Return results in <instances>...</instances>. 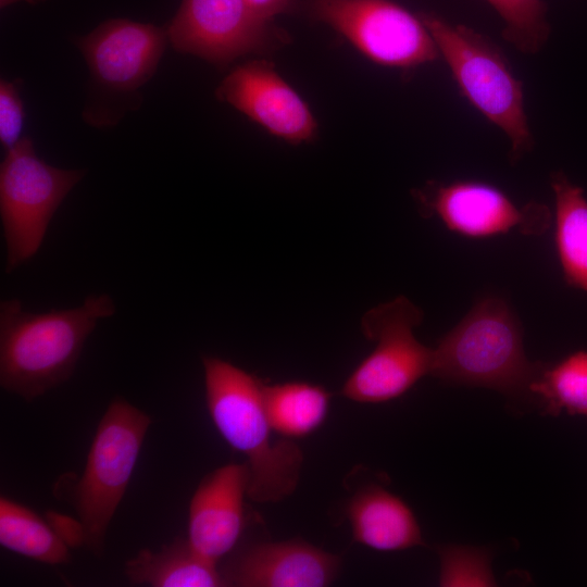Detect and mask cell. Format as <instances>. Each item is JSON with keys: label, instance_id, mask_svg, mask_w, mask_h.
I'll return each mask as SVG.
<instances>
[{"label": "cell", "instance_id": "1", "mask_svg": "<svg viewBox=\"0 0 587 587\" xmlns=\"http://www.w3.org/2000/svg\"><path fill=\"white\" fill-rule=\"evenodd\" d=\"M205 402L220 435L246 458L247 497L275 503L298 486L303 453L289 438H273L264 404V383L217 357H202Z\"/></svg>", "mask_w": 587, "mask_h": 587}, {"label": "cell", "instance_id": "2", "mask_svg": "<svg viewBox=\"0 0 587 587\" xmlns=\"http://www.w3.org/2000/svg\"><path fill=\"white\" fill-rule=\"evenodd\" d=\"M115 313L108 294L83 304L35 313L18 299L0 303V385L30 402L67 382L100 320Z\"/></svg>", "mask_w": 587, "mask_h": 587}, {"label": "cell", "instance_id": "3", "mask_svg": "<svg viewBox=\"0 0 587 587\" xmlns=\"http://www.w3.org/2000/svg\"><path fill=\"white\" fill-rule=\"evenodd\" d=\"M544 365L526 358L520 322L505 301L487 297L440 339L430 374L520 399L534 398L532 386Z\"/></svg>", "mask_w": 587, "mask_h": 587}, {"label": "cell", "instance_id": "4", "mask_svg": "<svg viewBox=\"0 0 587 587\" xmlns=\"http://www.w3.org/2000/svg\"><path fill=\"white\" fill-rule=\"evenodd\" d=\"M150 415L116 397L97 426L79 477L67 474L54 485L55 497L75 511L84 529V546L97 558L104 553L110 523L128 488Z\"/></svg>", "mask_w": 587, "mask_h": 587}, {"label": "cell", "instance_id": "5", "mask_svg": "<svg viewBox=\"0 0 587 587\" xmlns=\"http://www.w3.org/2000/svg\"><path fill=\"white\" fill-rule=\"evenodd\" d=\"M167 40L166 27L127 18L104 21L76 37L90 75L83 120L109 128L137 110L142 102L139 90L154 75Z\"/></svg>", "mask_w": 587, "mask_h": 587}, {"label": "cell", "instance_id": "6", "mask_svg": "<svg viewBox=\"0 0 587 587\" xmlns=\"http://www.w3.org/2000/svg\"><path fill=\"white\" fill-rule=\"evenodd\" d=\"M419 16L462 95L504 132L511 143V161L520 160L532 149L533 135L524 110L522 83L499 47L484 35L451 24L435 13L422 12Z\"/></svg>", "mask_w": 587, "mask_h": 587}, {"label": "cell", "instance_id": "7", "mask_svg": "<svg viewBox=\"0 0 587 587\" xmlns=\"http://www.w3.org/2000/svg\"><path fill=\"white\" fill-rule=\"evenodd\" d=\"M5 152L0 165V216L4 271L11 274L38 252L54 213L85 171L48 164L36 154L29 137Z\"/></svg>", "mask_w": 587, "mask_h": 587}, {"label": "cell", "instance_id": "8", "mask_svg": "<svg viewBox=\"0 0 587 587\" xmlns=\"http://www.w3.org/2000/svg\"><path fill=\"white\" fill-rule=\"evenodd\" d=\"M422 321L423 311L404 296L367 311L361 328L376 347L347 378L340 394L361 403L386 402L430 374L434 349L413 334Z\"/></svg>", "mask_w": 587, "mask_h": 587}, {"label": "cell", "instance_id": "9", "mask_svg": "<svg viewBox=\"0 0 587 587\" xmlns=\"http://www.w3.org/2000/svg\"><path fill=\"white\" fill-rule=\"evenodd\" d=\"M310 15L347 38L373 62L412 68L438 48L421 17L390 0H305Z\"/></svg>", "mask_w": 587, "mask_h": 587}, {"label": "cell", "instance_id": "10", "mask_svg": "<svg viewBox=\"0 0 587 587\" xmlns=\"http://www.w3.org/2000/svg\"><path fill=\"white\" fill-rule=\"evenodd\" d=\"M172 47L224 68L247 54L285 46L289 36L245 0H183L166 27Z\"/></svg>", "mask_w": 587, "mask_h": 587}, {"label": "cell", "instance_id": "11", "mask_svg": "<svg viewBox=\"0 0 587 587\" xmlns=\"http://www.w3.org/2000/svg\"><path fill=\"white\" fill-rule=\"evenodd\" d=\"M415 196L425 213L438 216L450 230L469 237L505 234L513 228L540 234L550 222L545 205L528 203L519 208L503 191L479 182L429 183Z\"/></svg>", "mask_w": 587, "mask_h": 587}, {"label": "cell", "instance_id": "12", "mask_svg": "<svg viewBox=\"0 0 587 587\" xmlns=\"http://www.w3.org/2000/svg\"><path fill=\"white\" fill-rule=\"evenodd\" d=\"M215 97L290 143L311 141L317 135L309 105L267 60L233 68L216 87Z\"/></svg>", "mask_w": 587, "mask_h": 587}, {"label": "cell", "instance_id": "13", "mask_svg": "<svg viewBox=\"0 0 587 587\" xmlns=\"http://www.w3.org/2000/svg\"><path fill=\"white\" fill-rule=\"evenodd\" d=\"M218 566L232 587H325L340 571V558L304 540L237 545Z\"/></svg>", "mask_w": 587, "mask_h": 587}, {"label": "cell", "instance_id": "14", "mask_svg": "<svg viewBox=\"0 0 587 587\" xmlns=\"http://www.w3.org/2000/svg\"><path fill=\"white\" fill-rule=\"evenodd\" d=\"M248 479L246 462L228 463L207 474L191 497L187 539L216 564L234 550L243 532Z\"/></svg>", "mask_w": 587, "mask_h": 587}, {"label": "cell", "instance_id": "15", "mask_svg": "<svg viewBox=\"0 0 587 587\" xmlns=\"http://www.w3.org/2000/svg\"><path fill=\"white\" fill-rule=\"evenodd\" d=\"M354 541L378 551L423 546L421 528L409 505L377 486L359 489L346 510Z\"/></svg>", "mask_w": 587, "mask_h": 587}, {"label": "cell", "instance_id": "16", "mask_svg": "<svg viewBox=\"0 0 587 587\" xmlns=\"http://www.w3.org/2000/svg\"><path fill=\"white\" fill-rule=\"evenodd\" d=\"M124 573L137 586L225 587L218 564L203 558L180 536L158 550H139L126 561Z\"/></svg>", "mask_w": 587, "mask_h": 587}, {"label": "cell", "instance_id": "17", "mask_svg": "<svg viewBox=\"0 0 587 587\" xmlns=\"http://www.w3.org/2000/svg\"><path fill=\"white\" fill-rule=\"evenodd\" d=\"M555 246L565 282L587 292V198L562 172L551 176Z\"/></svg>", "mask_w": 587, "mask_h": 587}, {"label": "cell", "instance_id": "18", "mask_svg": "<svg viewBox=\"0 0 587 587\" xmlns=\"http://www.w3.org/2000/svg\"><path fill=\"white\" fill-rule=\"evenodd\" d=\"M332 395L322 386L305 382L264 385L265 411L275 433L302 438L325 422Z\"/></svg>", "mask_w": 587, "mask_h": 587}, {"label": "cell", "instance_id": "19", "mask_svg": "<svg viewBox=\"0 0 587 587\" xmlns=\"http://www.w3.org/2000/svg\"><path fill=\"white\" fill-rule=\"evenodd\" d=\"M0 545L47 565L71 561L70 547L48 520L5 496L0 497Z\"/></svg>", "mask_w": 587, "mask_h": 587}, {"label": "cell", "instance_id": "20", "mask_svg": "<svg viewBox=\"0 0 587 587\" xmlns=\"http://www.w3.org/2000/svg\"><path fill=\"white\" fill-rule=\"evenodd\" d=\"M532 395L546 414L565 412L587 417V351L574 352L554 365H544L533 383Z\"/></svg>", "mask_w": 587, "mask_h": 587}, {"label": "cell", "instance_id": "21", "mask_svg": "<svg viewBox=\"0 0 587 587\" xmlns=\"http://www.w3.org/2000/svg\"><path fill=\"white\" fill-rule=\"evenodd\" d=\"M501 16L502 36L517 50L536 53L547 41L550 27L542 0H486Z\"/></svg>", "mask_w": 587, "mask_h": 587}, {"label": "cell", "instance_id": "22", "mask_svg": "<svg viewBox=\"0 0 587 587\" xmlns=\"http://www.w3.org/2000/svg\"><path fill=\"white\" fill-rule=\"evenodd\" d=\"M440 585H492L487 555L476 549L450 547L440 550Z\"/></svg>", "mask_w": 587, "mask_h": 587}, {"label": "cell", "instance_id": "23", "mask_svg": "<svg viewBox=\"0 0 587 587\" xmlns=\"http://www.w3.org/2000/svg\"><path fill=\"white\" fill-rule=\"evenodd\" d=\"M21 79L0 82V142L5 151L12 149L21 137L25 121Z\"/></svg>", "mask_w": 587, "mask_h": 587}, {"label": "cell", "instance_id": "24", "mask_svg": "<svg viewBox=\"0 0 587 587\" xmlns=\"http://www.w3.org/2000/svg\"><path fill=\"white\" fill-rule=\"evenodd\" d=\"M47 520L70 548L84 546V529L78 520L58 513L47 514Z\"/></svg>", "mask_w": 587, "mask_h": 587}, {"label": "cell", "instance_id": "25", "mask_svg": "<svg viewBox=\"0 0 587 587\" xmlns=\"http://www.w3.org/2000/svg\"><path fill=\"white\" fill-rule=\"evenodd\" d=\"M245 2L260 17L274 22L277 15L294 11L299 0H245Z\"/></svg>", "mask_w": 587, "mask_h": 587}, {"label": "cell", "instance_id": "26", "mask_svg": "<svg viewBox=\"0 0 587 587\" xmlns=\"http://www.w3.org/2000/svg\"><path fill=\"white\" fill-rule=\"evenodd\" d=\"M20 1H23V2H26L28 4H38L40 2H43L46 0H0V8L1 9H4L11 4H14L16 2H20Z\"/></svg>", "mask_w": 587, "mask_h": 587}]
</instances>
